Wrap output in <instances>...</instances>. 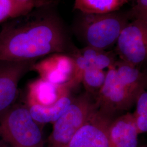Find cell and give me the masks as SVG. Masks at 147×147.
Returning <instances> with one entry per match:
<instances>
[{
  "instance_id": "obj_1",
  "label": "cell",
  "mask_w": 147,
  "mask_h": 147,
  "mask_svg": "<svg viewBox=\"0 0 147 147\" xmlns=\"http://www.w3.org/2000/svg\"><path fill=\"white\" fill-rule=\"evenodd\" d=\"M49 5L36 7L2 24L0 61L37 62L50 55L66 51L65 31Z\"/></svg>"
},
{
  "instance_id": "obj_2",
  "label": "cell",
  "mask_w": 147,
  "mask_h": 147,
  "mask_svg": "<svg viewBox=\"0 0 147 147\" xmlns=\"http://www.w3.org/2000/svg\"><path fill=\"white\" fill-rule=\"evenodd\" d=\"M40 126L26 104L16 102L0 115V135L11 147H44Z\"/></svg>"
},
{
  "instance_id": "obj_3",
  "label": "cell",
  "mask_w": 147,
  "mask_h": 147,
  "mask_svg": "<svg viewBox=\"0 0 147 147\" xmlns=\"http://www.w3.org/2000/svg\"><path fill=\"white\" fill-rule=\"evenodd\" d=\"M78 31L87 47L106 50L116 44L121 31L129 22L128 14H82Z\"/></svg>"
},
{
  "instance_id": "obj_4",
  "label": "cell",
  "mask_w": 147,
  "mask_h": 147,
  "mask_svg": "<svg viewBox=\"0 0 147 147\" xmlns=\"http://www.w3.org/2000/svg\"><path fill=\"white\" fill-rule=\"evenodd\" d=\"M86 93L73 100L68 109L53 123V131L47 140V147H65L75 133L98 107L96 100Z\"/></svg>"
},
{
  "instance_id": "obj_5",
  "label": "cell",
  "mask_w": 147,
  "mask_h": 147,
  "mask_svg": "<svg viewBox=\"0 0 147 147\" xmlns=\"http://www.w3.org/2000/svg\"><path fill=\"white\" fill-rule=\"evenodd\" d=\"M141 92H138L124 84L118 78L112 64L106 73L105 82L96 100L98 109L113 118L117 113L131 108Z\"/></svg>"
},
{
  "instance_id": "obj_6",
  "label": "cell",
  "mask_w": 147,
  "mask_h": 147,
  "mask_svg": "<svg viewBox=\"0 0 147 147\" xmlns=\"http://www.w3.org/2000/svg\"><path fill=\"white\" fill-rule=\"evenodd\" d=\"M116 51L121 60L137 67L147 56V21L133 20L121 31Z\"/></svg>"
},
{
  "instance_id": "obj_7",
  "label": "cell",
  "mask_w": 147,
  "mask_h": 147,
  "mask_svg": "<svg viewBox=\"0 0 147 147\" xmlns=\"http://www.w3.org/2000/svg\"><path fill=\"white\" fill-rule=\"evenodd\" d=\"M113 119L96 108L65 147H112L109 128Z\"/></svg>"
},
{
  "instance_id": "obj_8",
  "label": "cell",
  "mask_w": 147,
  "mask_h": 147,
  "mask_svg": "<svg viewBox=\"0 0 147 147\" xmlns=\"http://www.w3.org/2000/svg\"><path fill=\"white\" fill-rule=\"evenodd\" d=\"M35 62L0 61V115L17 102L19 82Z\"/></svg>"
},
{
  "instance_id": "obj_9",
  "label": "cell",
  "mask_w": 147,
  "mask_h": 147,
  "mask_svg": "<svg viewBox=\"0 0 147 147\" xmlns=\"http://www.w3.org/2000/svg\"><path fill=\"white\" fill-rule=\"evenodd\" d=\"M31 70L39 78L53 84L68 87L74 85L75 63L73 58L64 53L50 55L33 64Z\"/></svg>"
},
{
  "instance_id": "obj_10",
  "label": "cell",
  "mask_w": 147,
  "mask_h": 147,
  "mask_svg": "<svg viewBox=\"0 0 147 147\" xmlns=\"http://www.w3.org/2000/svg\"><path fill=\"white\" fill-rule=\"evenodd\" d=\"M71 56L75 63V84L81 81L82 73L85 70L95 68L104 70L116 62L113 53L87 46L75 51Z\"/></svg>"
},
{
  "instance_id": "obj_11",
  "label": "cell",
  "mask_w": 147,
  "mask_h": 147,
  "mask_svg": "<svg viewBox=\"0 0 147 147\" xmlns=\"http://www.w3.org/2000/svg\"><path fill=\"white\" fill-rule=\"evenodd\" d=\"M67 86H59L42 78L31 81L27 87V106L53 105L63 96L68 94Z\"/></svg>"
},
{
  "instance_id": "obj_12",
  "label": "cell",
  "mask_w": 147,
  "mask_h": 147,
  "mask_svg": "<svg viewBox=\"0 0 147 147\" xmlns=\"http://www.w3.org/2000/svg\"><path fill=\"white\" fill-rule=\"evenodd\" d=\"M138 132L130 113L113 119L109 128L112 147H137Z\"/></svg>"
},
{
  "instance_id": "obj_13",
  "label": "cell",
  "mask_w": 147,
  "mask_h": 147,
  "mask_svg": "<svg viewBox=\"0 0 147 147\" xmlns=\"http://www.w3.org/2000/svg\"><path fill=\"white\" fill-rule=\"evenodd\" d=\"M73 99L65 95L55 103L49 106H27L33 119L39 124L53 123L63 115L71 104Z\"/></svg>"
},
{
  "instance_id": "obj_14",
  "label": "cell",
  "mask_w": 147,
  "mask_h": 147,
  "mask_svg": "<svg viewBox=\"0 0 147 147\" xmlns=\"http://www.w3.org/2000/svg\"><path fill=\"white\" fill-rule=\"evenodd\" d=\"M51 3V0H34L29 2L0 0V24H3L11 19L26 14L38 7Z\"/></svg>"
},
{
  "instance_id": "obj_15",
  "label": "cell",
  "mask_w": 147,
  "mask_h": 147,
  "mask_svg": "<svg viewBox=\"0 0 147 147\" xmlns=\"http://www.w3.org/2000/svg\"><path fill=\"white\" fill-rule=\"evenodd\" d=\"M128 0H75L74 9L82 14H107L119 11Z\"/></svg>"
},
{
  "instance_id": "obj_16",
  "label": "cell",
  "mask_w": 147,
  "mask_h": 147,
  "mask_svg": "<svg viewBox=\"0 0 147 147\" xmlns=\"http://www.w3.org/2000/svg\"><path fill=\"white\" fill-rule=\"evenodd\" d=\"M106 73L104 70L95 68L85 70L82 73L81 81L87 89V93L98 94L105 82Z\"/></svg>"
},
{
  "instance_id": "obj_17",
  "label": "cell",
  "mask_w": 147,
  "mask_h": 147,
  "mask_svg": "<svg viewBox=\"0 0 147 147\" xmlns=\"http://www.w3.org/2000/svg\"><path fill=\"white\" fill-rule=\"evenodd\" d=\"M136 108L132 114L138 134L147 131V93L145 89L138 94L136 102Z\"/></svg>"
},
{
  "instance_id": "obj_18",
  "label": "cell",
  "mask_w": 147,
  "mask_h": 147,
  "mask_svg": "<svg viewBox=\"0 0 147 147\" xmlns=\"http://www.w3.org/2000/svg\"><path fill=\"white\" fill-rule=\"evenodd\" d=\"M127 14L129 19L147 21V0H135L134 5Z\"/></svg>"
},
{
  "instance_id": "obj_19",
  "label": "cell",
  "mask_w": 147,
  "mask_h": 147,
  "mask_svg": "<svg viewBox=\"0 0 147 147\" xmlns=\"http://www.w3.org/2000/svg\"><path fill=\"white\" fill-rule=\"evenodd\" d=\"M0 147H11L0 135Z\"/></svg>"
},
{
  "instance_id": "obj_20",
  "label": "cell",
  "mask_w": 147,
  "mask_h": 147,
  "mask_svg": "<svg viewBox=\"0 0 147 147\" xmlns=\"http://www.w3.org/2000/svg\"><path fill=\"white\" fill-rule=\"evenodd\" d=\"M22 1H25V2H29V1H34V0H20Z\"/></svg>"
},
{
  "instance_id": "obj_21",
  "label": "cell",
  "mask_w": 147,
  "mask_h": 147,
  "mask_svg": "<svg viewBox=\"0 0 147 147\" xmlns=\"http://www.w3.org/2000/svg\"><path fill=\"white\" fill-rule=\"evenodd\" d=\"M145 147V146H143V147Z\"/></svg>"
}]
</instances>
